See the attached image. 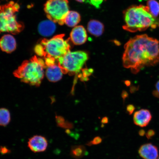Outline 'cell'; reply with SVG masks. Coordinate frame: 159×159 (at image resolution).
Wrapping results in <instances>:
<instances>
[{
	"mask_svg": "<svg viewBox=\"0 0 159 159\" xmlns=\"http://www.w3.org/2000/svg\"><path fill=\"white\" fill-rule=\"evenodd\" d=\"M122 57L125 68L136 74L145 67L154 66L159 63V42L147 34L130 39L124 47Z\"/></svg>",
	"mask_w": 159,
	"mask_h": 159,
	"instance_id": "1",
	"label": "cell"
},
{
	"mask_svg": "<svg viewBox=\"0 0 159 159\" xmlns=\"http://www.w3.org/2000/svg\"><path fill=\"white\" fill-rule=\"evenodd\" d=\"M125 24L123 29L134 33L145 30L151 27L152 29L159 26V20H157L149 12L147 6L143 5L132 6L124 13Z\"/></svg>",
	"mask_w": 159,
	"mask_h": 159,
	"instance_id": "2",
	"label": "cell"
},
{
	"mask_svg": "<svg viewBox=\"0 0 159 159\" xmlns=\"http://www.w3.org/2000/svg\"><path fill=\"white\" fill-rule=\"evenodd\" d=\"M45 68V61L34 56L24 61L13 74L23 82L39 86L44 77Z\"/></svg>",
	"mask_w": 159,
	"mask_h": 159,
	"instance_id": "3",
	"label": "cell"
},
{
	"mask_svg": "<svg viewBox=\"0 0 159 159\" xmlns=\"http://www.w3.org/2000/svg\"><path fill=\"white\" fill-rule=\"evenodd\" d=\"M64 34L55 36L49 39H44L36 45L35 51L40 57L44 59H50L57 61L70 52L69 40L64 39Z\"/></svg>",
	"mask_w": 159,
	"mask_h": 159,
	"instance_id": "4",
	"label": "cell"
},
{
	"mask_svg": "<svg viewBox=\"0 0 159 159\" xmlns=\"http://www.w3.org/2000/svg\"><path fill=\"white\" fill-rule=\"evenodd\" d=\"M19 8V5L13 2L0 5V33L8 32L16 34L22 30L24 25L17 21L16 16Z\"/></svg>",
	"mask_w": 159,
	"mask_h": 159,
	"instance_id": "5",
	"label": "cell"
},
{
	"mask_svg": "<svg viewBox=\"0 0 159 159\" xmlns=\"http://www.w3.org/2000/svg\"><path fill=\"white\" fill-rule=\"evenodd\" d=\"M88 59V55L85 52H69L57 61L63 73L72 75L79 72Z\"/></svg>",
	"mask_w": 159,
	"mask_h": 159,
	"instance_id": "6",
	"label": "cell"
},
{
	"mask_svg": "<svg viewBox=\"0 0 159 159\" xmlns=\"http://www.w3.org/2000/svg\"><path fill=\"white\" fill-rule=\"evenodd\" d=\"M44 11L49 20L63 25L69 11L68 1L67 0H48L45 4Z\"/></svg>",
	"mask_w": 159,
	"mask_h": 159,
	"instance_id": "7",
	"label": "cell"
},
{
	"mask_svg": "<svg viewBox=\"0 0 159 159\" xmlns=\"http://www.w3.org/2000/svg\"><path fill=\"white\" fill-rule=\"evenodd\" d=\"M48 141L44 137L35 135L29 139L28 146L34 152H44L47 150Z\"/></svg>",
	"mask_w": 159,
	"mask_h": 159,
	"instance_id": "8",
	"label": "cell"
},
{
	"mask_svg": "<svg viewBox=\"0 0 159 159\" xmlns=\"http://www.w3.org/2000/svg\"><path fill=\"white\" fill-rule=\"evenodd\" d=\"M46 68H47L46 75L48 79L51 82H55L60 80L64 74L57 61L47 66Z\"/></svg>",
	"mask_w": 159,
	"mask_h": 159,
	"instance_id": "9",
	"label": "cell"
},
{
	"mask_svg": "<svg viewBox=\"0 0 159 159\" xmlns=\"http://www.w3.org/2000/svg\"><path fill=\"white\" fill-rule=\"evenodd\" d=\"M70 39L75 45L84 44L87 39L86 30L83 26L79 25L75 27L70 33Z\"/></svg>",
	"mask_w": 159,
	"mask_h": 159,
	"instance_id": "10",
	"label": "cell"
},
{
	"mask_svg": "<svg viewBox=\"0 0 159 159\" xmlns=\"http://www.w3.org/2000/svg\"><path fill=\"white\" fill-rule=\"evenodd\" d=\"M152 119L150 111L146 109H142L134 113V124L141 127H146Z\"/></svg>",
	"mask_w": 159,
	"mask_h": 159,
	"instance_id": "11",
	"label": "cell"
},
{
	"mask_svg": "<svg viewBox=\"0 0 159 159\" xmlns=\"http://www.w3.org/2000/svg\"><path fill=\"white\" fill-rule=\"evenodd\" d=\"M139 153L144 159H158L157 148L151 143L143 145L139 149Z\"/></svg>",
	"mask_w": 159,
	"mask_h": 159,
	"instance_id": "12",
	"label": "cell"
},
{
	"mask_svg": "<svg viewBox=\"0 0 159 159\" xmlns=\"http://www.w3.org/2000/svg\"><path fill=\"white\" fill-rule=\"evenodd\" d=\"M16 47V43L13 36L5 35L0 39V48L3 51L10 53L14 51Z\"/></svg>",
	"mask_w": 159,
	"mask_h": 159,
	"instance_id": "13",
	"label": "cell"
},
{
	"mask_svg": "<svg viewBox=\"0 0 159 159\" xmlns=\"http://www.w3.org/2000/svg\"><path fill=\"white\" fill-rule=\"evenodd\" d=\"M56 29L55 23L49 19L41 22L39 25V33L43 36H50L55 33Z\"/></svg>",
	"mask_w": 159,
	"mask_h": 159,
	"instance_id": "14",
	"label": "cell"
},
{
	"mask_svg": "<svg viewBox=\"0 0 159 159\" xmlns=\"http://www.w3.org/2000/svg\"><path fill=\"white\" fill-rule=\"evenodd\" d=\"M87 30L91 34L98 37L102 34L104 26L100 22L95 20H92L89 22Z\"/></svg>",
	"mask_w": 159,
	"mask_h": 159,
	"instance_id": "15",
	"label": "cell"
},
{
	"mask_svg": "<svg viewBox=\"0 0 159 159\" xmlns=\"http://www.w3.org/2000/svg\"><path fill=\"white\" fill-rule=\"evenodd\" d=\"M80 16L76 11H69L66 17L65 23L69 27H75L80 22Z\"/></svg>",
	"mask_w": 159,
	"mask_h": 159,
	"instance_id": "16",
	"label": "cell"
},
{
	"mask_svg": "<svg viewBox=\"0 0 159 159\" xmlns=\"http://www.w3.org/2000/svg\"><path fill=\"white\" fill-rule=\"evenodd\" d=\"M70 154L73 158L80 159L86 156L88 154V152L84 146L82 145H78L71 147Z\"/></svg>",
	"mask_w": 159,
	"mask_h": 159,
	"instance_id": "17",
	"label": "cell"
},
{
	"mask_svg": "<svg viewBox=\"0 0 159 159\" xmlns=\"http://www.w3.org/2000/svg\"><path fill=\"white\" fill-rule=\"evenodd\" d=\"M147 5L149 12L156 18L159 14V3L156 0H148Z\"/></svg>",
	"mask_w": 159,
	"mask_h": 159,
	"instance_id": "18",
	"label": "cell"
},
{
	"mask_svg": "<svg viewBox=\"0 0 159 159\" xmlns=\"http://www.w3.org/2000/svg\"><path fill=\"white\" fill-rule=\"evenodd\" d=\"M11 121V114L9 111L5 108L0 109V126H6Z\"/></svg>",
	"mask_w": 159,
	"mask_h": 159,
	"instance_id": "19",
	"label": "cell"
},
{
	"mask_svg": "<svg viewBox=\"0 0 159 159\" xmlns=\"http://www.w3.org/2000/svg\"><path fill=\"white\" fill-rule=\"evenodd\" d=\"M102 142V139L100 137L97 136L93 139V140L90 141L87 144L89 146H91L93 145H97L100 144Z\"/></svg>",
	"mask_w": 159,
	"mask_h": 159,
	"instance_id": "20",
	"label": "cell"
},
{
	"mask_svg": "<svg viewBox=\"0 0 159 159\" xmlns=\"http://www.w3.org/2000/svg\"><path fill=\"white\" fill-rule=\"evenodd\" d=\"M56 121L57 126L63 128L66 121H65V119L63 118L62 117L57 116L56 117Z\"/></svg>",
	"mask_w": 159,
	"mask_h": 159,
	"instance_id": "21",
	"label": "cell"
},
{
	"mask_svg": "<svg viewBox=\"0 0 159 159\" xmlns=\"http://www.w3.org/2000/svg\"><path fill=\"white\" fill-rule=\"evenodd\" d=\"M105 0H89V2L97 8L100 7V5Z\"/></svg>",
	"mask_w": 159,
	"mask_h": 159,
	"instance_id": "22",
	"label": "cell"
},
{
	"mask_svg": "<svg viewBox=\"0 0 159 159\" xmlns=\"http://www.w3.org/2000/svg\"><path fill=\"white\" fill-rule=\"evenodd\" d=\"M155 132L154 130L151 129L148 131L146 134V136L148 139H150L154 136Z\"/></svg>",
	"mask_w": 159,
	"mask_h": 159,
	"instance_id": "23",
	"label": "cell"
},
{
	"mask_svg": "<svg viewBox=\"0 0 159 159\" xmlns=\"http://www.w3.org/2000/svg\"><path fill=\"white\" fill-rule=\"evenodd\" d=\"M135 109V107L134 105H130L127 107V111L129 112V114L131 115L134 112Z\"/></svg>",
	"mask_w": 159,
	"mask_h": 159,
	"instance_id": "24",
	"label": "cell"
},
{
	"mask_svg": "<svg viewBox=\"0 0 159 159\" xmlns=\"http://www.w3.org/2000/svg\"><path fill=\"white\" fill-rule=\"evenodd\" d=\"M9 152V150L5 147H1L0 148V152L1 154H4Z\"/></svg>",
	"mask_w": 159,
	"mask_h": 159,
	"instance_id": "25",
	"label": "cell"
},
{
	"mask_svg": "<svg viewBox=\"0 0 159 159\" xmlns=\"http://www.w3.org/2000/svg\"><path fill=\"white\" fill-rule=\"evenodd\" d=\"M108 122V119L107 117H104L103 118L102 120H101V123L102 124H106Z\"/></svg>",
	"mask_w": 159,
	"mask_h": 159,
	"instance_id": "26",
	"label": "cell"
},
{
	"mask_svg": "<svg viewBox=\"0 0 159 159\" xmlns=\"http://www.w3.org/2000/svg\"><path fill=\"white\" fill-rule=\"evenodd\" d=\"M153 95L156 98H159V93L157 90H154L152 92Z\"/></svg>",
	"mask_w": 159,
	"mask_h": 159,
	"instance_id": "27",
	"label": "cell"
},
{
	"mask_svg": "<svg viewBox=\"0 0 159 159\" xmlns=\"http://www.w3.org/2000/svg\"><path fill=\"white\" fill-rule=\"evenodd\" d=\"M145 134V131L143 130H141L139 131V134L140 136H143Z\"/></svg>",
	"mask_w": 159,
	"mask_h": 159,
	"instance_id": "28",
	"label": "cell"
},
{
	"mask_svg": "<svg viewBox=\"0 0 159 159\" xmlns=\"http://www.w3.org/2000/svg\"><path fill=\"white\" fill-rule=\"evenodd\" d=\"M157 90L159 93V80L157 81L156 85Z\"/></svg>",
	"mask_w": 159,
	"mask_h": 159,
	"instance_id": "29",
	"label": "cell"
},
{
	"mask_svg": "<svg viewBox=\"0 0 159 159\" xmlns=\"http://www.w3.org/2000/svg\"><path fill=\"white\" fill-rule=\"evenodd\" d=\"M75 1L79 2L82 3L83 2H84L85 0H75Z\"/></svg>",
	"mask_w": 159,
	"mask_h": 159,
	"instance_id": "30",
	"label": "cell"
},
{
	"mask_svg": "<svg viewBox=\"0 0 159 159\" xmlns=\"http://www.w3.org/2000/svg\"><path fill=\"white\" fill-rule=\"evenodd\" d=\"M158 159H159V157L158 158Z\"/></svg>",
	"mask_w": 159,
	"mask_h": 159,
	"instance_id": "31",
	"label": "cell"
}]
</instances>
